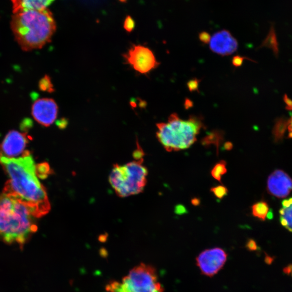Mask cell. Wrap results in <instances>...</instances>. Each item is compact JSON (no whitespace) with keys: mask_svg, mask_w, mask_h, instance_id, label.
I'll return each mask as SVG.
<instances>
[{"mask_svg":"<svg viewBox=\"0 0 292 292\" xmlns=\"http://www.w3.org/2000/svg\"><path fill=\"white\" fill-rule=\"evenodd\" d=\"M123 56L126 63L141 74H148L159 65L153 51L142 45H133Z\"/></svg>","mask_w":292,"mask_h":292,"instance_id":"cell-7","label":"cell"},{"mask_svg":"<svg viewBox=\"0 0 292 292\" xmlns=\"http://www.w3.org/2000/svg\"><path fill=\"white\" fill-rule=\"evenodd\" d=\"M287 129L288 131V136L292 138V117L288 122Z\"/></svg>","mask_w":292,"mask_h":292,"instance_id":"cell-22","label":"cell"},{"mask_svg":"<svg viewBox=\"0 0 292 292\" xmlns=\"http://www.w3.org/2000/svg\"><path fill=\"white\" fill-rule=\"evenodd\" d=\"M267 190L269 194L275 197H286L292 190V179L283 171L276 170L268 177Z\"/></svg>","mask_w":292,"mask_h":292,"instance_id":"cell-12","label":"cell"},{"mask_svg":"<svg viewBox=\"0 0 292 292\" xmlns=\"http://www.w3.org/2000/svg\"><path fill=\"white\" fill-rule=\"evenodd\" d=\"M0 164L9 178L4 192L25 203L36 217L47 214L50 204L44 186L37 178L36 167L30 153L16 159L0 158Z\"/></svg>","mask_w":292,"mask_h":292,"instance_id":"cell-1","label":"cell"},{"mask_svg":"<svg viewBox=\"0 0 292 292\" xmlns=\"http://www.w3.org/2000/svg\"><path fill=\"white\" fill-rule=\"evenodd\" d=\"M107 292H164L157 271L152 265L141 263L133 267L121 281H112Z\"/></svg>","mask_w":292,"mask_h":292,"instance_id":"cell-6","label":"cell"},{"mask_svg":"<svg viewBox=\"0 0 292 292\" xmlns=\"http://www.w3.org/2000/svg\"><path fill=\"white\" fill-rule=\"evenodd\" d=\"M210 48L214 53L227 56L233 54L238 49V43L229 31L223 30L211 36L209 42Z\"/></svg>","mask_w":292,"mask_h":292,"instance_id":"cell-11","label":"cell"},{"mask_svg":"<svg viewBox=\"0 0 292 292\" xmlns=\"http://www.w3.org/2000/svg\"><path fill=\"white\" fill-rule=\"evenodd\" d=\"M35 218L32 210L19 198L0 193V240L5 243L23 249L38 230Z\"/></svg>","mask_w":292,"mask_h":292,"instance_id":"cell-2","label":"cell"},{"mask_svg":"<svg viewBox=\"0 0 292 292\" xmlns=\"http://www.w3.org/2000/svg\"><path fill=\"white\" fill-rule=\"evenodd\" d=\"M211 36L207 32H203L199 35L200 40L205 44L209 43Z\"/></svg>","mask_w":292,"mask_h":292,"instance_id":"cell-21","label":"cell"},{"mask_svg":"<svg viewBox=\"0 0 292 292\" xmlns=\"http://www.w3.org/2000/svg\"><path fill=\"white\" fill-rule=\"evenodd\" d=\"M28 138L26 133L14 130L10 131L0 143V158L16 159L30 154L26 150Z\"/></svg>","mask_w":292,"mask_h":292,"instance_id":"cell-9","label":"cell"},{"mask_svg":"<svg viewBox=\"0 0 292 292\" xmlns=\"http://www.w3.org/2000/svg\"><path fill=\"white\" fill-rule=\"evenodd\" d=\"M211 191L215 197L220 199H223V198L225 197L228 193V191L227 188L222 185L212 187L211 189Z\"/></svg>","mask_w":292,"mask_h":292,"instance_id":"cell-17","label":"cell"},{"mask_svg":"<svg viewBox=\"0 0 292 292\" xmlns=\"http://www.w3.org/2000/svg\"><path fill=\"white\" fill-rule=\"evenodd\" d=\"M13 4L14 14L25 10L46 9L55 0H10Z\"/></svg>","mask_w":292,"mask_h":292,"instance_id":"cell-13","label":"cell"},{"mask_svg":"<svg viewBox=\"0 0 292 292\" xmlns=\"http://www.w3.org/2000/svg\"><path fill=\"white\" fill-rule=\"evenodd\" d=\"M156 126V137L165 149L171 152L189 149L196 141L204 125L199 118L191 116L184 120L173 113L168 122L158 123Z\"/></svg>","mask_w":292,"mask_h":292,"instance_id":"cell-4","label":"cell"},{"mask_svg":"<svg viewBox=\"0 0 292 292\" xmlns=\"http://www.w3.org/2000/svg\"><path fill=\"white\" fill-rule=\"evenodd\" d=\"M280 221L283 226L292 232V197L283 202L280 210Z\"/></svg>","mask_w":292,"mask_h":292,"instance_id":"cell-14","label":"cell"},{"mask_svg":"<svg viewBox=\"0 0 292 292\" xmlns=\"http://www.w3.org/2000/svg\"><path fill=\"white\" fill-rule=\"evenodd\" d=\"M256 243L253 241H249L247 244V246L249 249H254L256 247Z\"/></svg>","mask_w":292,"mask_h":292,"instance_id":"cell-24","label":"cell"},{"mask_svg":"<svg viewBox=\"0 0 292 292\" xmlns=\"http://www.w3.org/2000/svg\"><path fill=\"white\" fill-rule=\"evenodd\" d=\"M269 212V206L265 202H259L252 206L253 215L262 221H266Z\"/></svg>","mask_w":292,"mask_h":292,"instance_id":"cell-15","label":"cell"},{"mask_svg":"<svg viewBox=\"0 0 292 292\" xmlns=\"http://www.w3.org/2000/svg\"><path fill=\"white\" fill-rule=\"evenodd\" d=\"M40 88L41 90L47 91L50 93L54 92V88L50 78L45 76L40 82Z\"/></svg>","mask_w":292,"mask_h":292,"instance_id":"cell-18","label":"cell"},{"mask_svg":"<svg viewBox=\"0 0 292 292\" xmlns=\"http://www.w3.org/2000/svg\"><path fill=\"white\" fill-rule=\"evenodd\" d=\"M58 106L53 99H40L36 100L32 107V114L34 119L45 127L53 124L58 116Z\"/></svg>","mask_w":292,"mask_h":292,"instance_id":"cell-10","label":"cell"},{"mask_svg":"<svg viewBox=\"0 0 292 292\" xmlns=\"http://www.w3.org/2000/svg\"><path fill=\"white\" fill-rule=\"evenodd\" d=\"M242 58L236 57L234 58L233 60V64L235 66H239L241 65L242 62Z\"/></svg>","mask_w":292,"mask_h":292,"instance_id":"cell-23","label":"cell"},{"mask_svg":"<svg viewBox=\"0 0 292 292\" xmlns=\"http://www.w3.org/2000/svg\"><path fill=\"white\" fill-rule=\"evenodd\" d=\"M227 260V254L221 248L205 250L196 259V263L202 273L208 277L216 275L223 269Z\"/></svg>","mask_w":292,"mask_h":292,"instance_id":"cell-8","label":"cell"},{"mask_svg":"<svg viewBox=\"0 0 292 292\" xmlns=\"http://www.w3.org/2000/svg\"><path fill=\"white\" fill-rule=\"evenodd\" d=\"M126 165H115L110 175L109 181L115 192L120 197H127L141 193L147 184L148 169L143 165V157Z\"/></svg>","mask_w":292,"mask_h":292,"instance_id":"cell-5","label":"cell"},{"mask_svg":"<svg viewBox=\"0 0 292 292\" xmlns=\"http://www.w3.org/2000/svg\"><path fill=\"white\" fill-rule=\"evenodd\" d=\"M232 144L231 143L228 142L225 145V148L227 150H230L232 149Z\"/></svg>","mask_w":292,"mask_h":292,"instance_id":"cell-26","label":"cell"},{"mask_svg":"<svg viewBox=\"0 0 292 292\" xmlns=\"http://www.w3.org/2000/svg\"><path fill=\"white\" fill-rule=\"evenodd\" d=\"M226 162L222 160L217 162L211 171L213 178L219 182H222V176L227 173Z\"/></svg>","mask_w":292,"mask_h":292,"instance_id":"cell-16","label":"cell"},{"mask_svg":"<svg viewBox=\"0 0 292 292\" xmlns=\"http://www.w3.org/2000/svg\"><path fill=\"white\" fill-rule=\"evenodd\" d=\"M174 212L176 214L182 215L187 213V210L184 206L178 205L175 206Z\"/></svg>","mask_w":292,"mask_h":292,"instance_id":"cell-20","label":"cell"},{"mask_svg":"<svg viewBox=\"0 0 292 292\" xmlns=\"http://www.w3.org/2000/svg\"><path fill=\"white\" fill-rule=\"evenodd\" d=\"M135 26V22L131 16H127L124 21V29L126 30L128 33H131L134 29Z\"/></svg>","mask_w":292,"mask_h":292,"instance_id":"cell-19","label":"cell"},{"mask_svg":"<svg viewBox=\"0 0 292 292\" xmlns=\"http://www.w3.org/2000/svg\"><path fill=\"white\" fill-rule=\"evenodd\" d=\"M119 1L121 3H126L127 0H119Z\"/></svg>","mask_w":292,"mask_h":292,"instance_id":"cell-27","label":"cell"},{"mask_svg":"<svg viewBox=\"0 0 292 292\" xmlns=\"http://www.w3.org/2000/svg\"><path fill=\"white\" fill-rule=\"evenodd\" d=\"M10 27L17 44L26 51L44 47L57 30L53 14L47 8L14 14Z\"/></svg>","mask_w":292,"mask_h":292,"instance_id":"cell-3","label":"cell"},{"mask_svg":"<svg viewBox=\"0 0 292 292\" xmlns=\"http://www.w3.org/2000/svg\"><path fill=\"white\" fill-rule=\"evenodd\" d=\"M192 203L193 205L197 206L200 204V201L199 199H196V198H194V199L192 200Z\"/></svg>","mask_w":292,"mask_h":292,"instance_id":"cell-25","label":"cell"}]
</instances>
